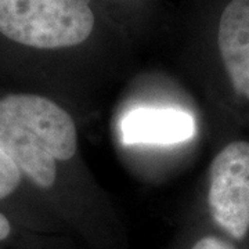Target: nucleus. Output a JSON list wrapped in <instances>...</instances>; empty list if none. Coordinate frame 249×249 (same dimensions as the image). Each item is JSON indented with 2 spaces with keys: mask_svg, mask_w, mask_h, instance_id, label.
Masks as SVG:
<instances>
[{
  "mask_svg": "<svg viewBox=\"0 0 249 249\" xmlns=\"http://www.w3.org/2000/svg\"><path fill=\"white\" fill-rule=\"evenodd\" d=\"M96 16L88 0H0V42L54 52L86 42Z\"/></svg>",
  "mask_w": 249,
  "mask_h": 249,
  "instance_id": "nucleus-1",
  "label": "nucleus"
},
{
  "mask_svg": "<svg viewBox=\"0 0 249 249\" xmlns=\"http://www.w3.org/2000/svg\"><path fill=\"white\" fill-rule=\"evenodd\" d=\"M208 206L213 222L232 240L249 232V142L226 144L211 163Z\"/></svg>",
  "mask_w": 249,
  "mask_h": 249,
  "instance_id": "nucleus-2",
  "label": "nucleus"
},
{
  "mask_svg": "<svg viewBox=\"0 0 249 249\" xmlns=\"http://www.w3.org/2000/svg\"><path fill=\"white\" fill-rule=\"evenodd\" d=\"M216 47L237 97L249 104V0H224L216 21Z\"/></svg>",
  "mask_w": 249,
  "mask_h": 249,
  "instance_id": "nucleus-3",
  "label": "nucleus"
},
{
  "mask_svg": "<svg viewBox=\"0 0 249 249\" xmlns=\"http://www.w3.org/2000/svg\"><path fill=\"white\" fill-rule=\"evenodd\" d=\"M119 129L126 145H172L194 136L196 121L180 108L139 107L122 116Z\"/></svg>",
  "mask_w": 249,
  "mask_h": 249,
  "instance_id": "nucleus-4",
  "label": "nucleus"
},
{
  "mask_svg": "<svg viewBox=\"0 0 249 249\" xmlns=\"http://www.w3.org/2000/svg\"><path fill=\"white\" fill-rule=\"evenodd\" d=\"M27 183L17 165L0 147V204L13 199Z\"/></svg>",
  "mask_w": 249,
  "mask_h": 249,
  "instance_id": "nucleus-5",
  "label": "nucleus"
},
{
  "mask_svg": "<svg viewBox=\"0 0 249 249\" xmlns=\"http://www.w3.org/2000/svg\"><path fill=\"white\" fill-rule=\"evenodd\" d=\"M191 249H237L235 245L216 235H206L198 240Z\"/></svg>",
  "mask_w": 249,
  "mask_h": 249,
  "instance_id": "nucleus-6",
  "label": "nucleus"
},
{
  "mask_svg": "<svg viewBox=\"0 0 249 249\" xmlns=\"http://www.w3.org/2000/svg\"><path fill=\"white\" fill-rule=\"evenodd\" d=\"M13 234V224L10 222L9 216L0 212V244L7 241Z\"/></svg>",
  "mask_w": 249,
  "mask_h": 249,
  "instance_id": "nucleus-7",
  "label": "nucleus"
}]
</instances>
